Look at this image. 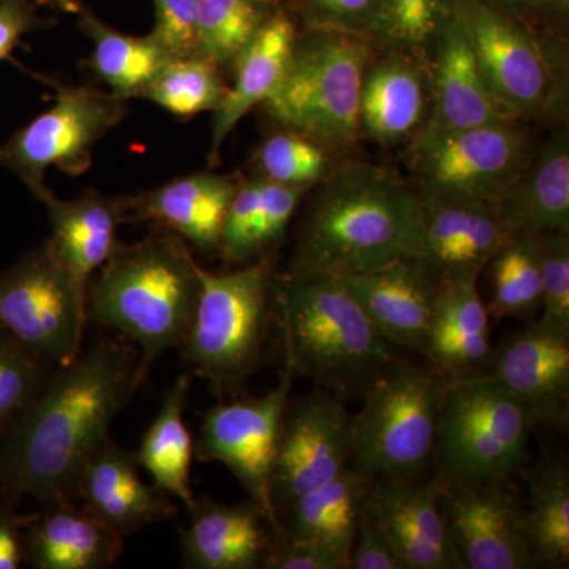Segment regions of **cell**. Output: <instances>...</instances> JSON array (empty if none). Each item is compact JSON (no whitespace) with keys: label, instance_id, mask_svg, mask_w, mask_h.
Returning <instances> with one entry per match:
<instances>
[{"label":"cell","instance_id":"obj_1","mask_svg":"<svg viewBox=\"0 0 569 569\" xmlns=\"http://www.w3.org/2000/svg\"><path fill=\"white\" fill-rule=\"evenodd\" d=\"M141 387L140 350L121 335L100 337L69 366L52 370L2 436L3 490L44 507L77 500L82 468Z\"/></svg>","mask_w":569,"mask_h":569},{"label":"cell","instance_id":"obj_2","mask_svg":"<svg viewBox=\"0 0 569 569\" xmlns=\"http://www.w3.org/2000/svg\"><path fill=\"white\" fill-rule=\"evenodd\" d=\"M313 189L284 274L339 277L418 257L422 206L413 183L388 168L346 160Z\"/></svg>","mask_w":569,"mask_h":569},{"label":"cell","instance_id":"obj_3","mask_svg":"<svg viewBox=\"0 0 569 569\" xmlns=\"http://www.w3.org/2000/svg\"><path fill=\"white\" fill-rule=\"evenodd\" d=\"M89 280L88 323L132 340L140 381L163 351L182 346L200 293V264L178 234L152 224L134 244H119Z\"/></svg>","mask_w":569,"mask_h":569},{"label":"cell","instance_id":"obj_4","mask_svg":"<svg viewBox=\"0 0 569 569\" xmlns=\"http://www.w3.org/2000/svg\"><path fill=\"white\" fill-rule=\"evenodd\" d=\"M274 307L283 369L343 402L362 399L395 362L392 347L335 277L277 274Z\"/></svg>","mask_w":569,"mask_h":569},{"label":"cell","instance_id":"obj_5","mask_svg":"<svg viewBox=\"0 0 569 569\" xmlns=\"http://www.w3.org/2000/svg\"><path fill=\"white\" fill-rule=\"evenodd\" d=\"M276 277L271 253L224 274L200 266V293L179 350L213 395H236L263 365L276 326Z\"/></svg>","mask_w":569,"mask_h":569},{"label":"cell","instance_id":"obj_6","mask_svg":"<svg viewBox=\"0 0 569 569\" xmlns=\"http://www.w3.org/2000/svg\"><path fill=\"white\" fill-rule=\"evenodd\" d=\"M376 51L366 37L298 32L282 81L263 103L266 112L332 156L351 151L362 133V80Z\"/></svg>","mask_w":569,"mask_h":569},{"label":"cell","instance_id":"obj_7","mask_svg":"<svg viewBox=\"0 0 569 569\" xmlns=\"http://www.w3.org/2000/svg\"><path fill=\"white\" fill-rule=\"evenodd\" d=\"M455 14L466 29L490 93L512 119L548 126L567 121L563 41L481 0H455Z\"/></svg>","mask_w":569,"mask_h":569},{"label":"cell","instance_id":"obj_8","mask_svg":"<svg viewBox=\"0 0 569 569\" xmlns=\"http://www.w3.org/2000/svg\"><path fill=\"white\" fill-rule=\"evenodd\" d=\"M447 385L427 362L396 358L353 415L350 467L369 479L425 477Z\"/></svg>","mask_w":569,"mask_h":569},{"label":"cell","instance_id":"obj_9","mask_svg":"<svg viewBox=\"0 0 569 569\" xmlns=\"http://www.w3.org/2000/svg\"><path fill=\"white\" fill-rule=\"evenodd\" d=\"M533 418L492 373L449 380L433 449L438 477L488 481L518 477L531 460Z\"/></svg>","mask_w":569,"mask_h":569},{"label":"cell","instance_id":"obj_10","mask_svg":"<svg viewBox=\"0 0 569 569\" xmlns=\"http://www.w3.org/2000/svg\"><path fill=\"white\" fill-rule=\"evenodd\" d=\"M88 287L44 239L0 272V329L52 369L69 366L82 351Z\"/></svg>","mask_w":569,"mask_h":569},{"label":"cell","instance_id":"obj_11","mask_svg":"<svg viewBox=\"0 0 569 569\" xmlns=\"http://www.w3.org/2000/svg\"><path fill=\"white\" fill-rule=\"evenodd\" d=\"M527 122L482 123L410 146L419 197L493 203L537 151Z\"/></svg>","mask_w":569,"mask_h":569},{"label":"cell","instance_id":"obj_12","mask_svg":"<svg viewBox=\"0 0 569 569\" xmlns=\"http://www.w3.org/2000/svg\"><path fill=\"white\" fill-rule=\"evenodd\" d=\"M126 100L89 86L59 89L51 107L0 144V168L18 176L44 203L51 194L47 171L80 176L92 151L126 116Z\"/></svg>","mask_w":569,"mask_h":569},{"label":"cell","instance_id":"obj_13","mask_svg":"<svg viewBox=\"0 0 569 569\" xmlns=\"http://www.w3.org/2000/svg\"><path fill=\"white\" fill-rule=\"evenodd\" d=\"M436 478L456 569L537 568L527 531L526 501L512 478Z\"/></svg>","mask_w":569,"mask_h":569},{"label":"cell","instance_id":"obj_14","mask_svg":"<svg viewBox=\"0 0 569 569\" xmlns=\"http://www.w3.org/2000/svg\"><path fill=\"white\" fill-rule=\"evenodd\" d=\"M293 383L295 377L283 369L268 395L209 408L193 448L200 462L223 463L238 478L250 501L263 512L274 539L280 538V522L271 498L272 468Z\"/></svg>","mask_w":569,"mask_h":569},{"label":"cell","instance_id":"obj_15","mask_svg":"<svg viewBox=\"0 0 569 569\" xmlns=\"http://www.w3.org/2000/svg\"><path fill=\"white\" fill-rule=\"evenodd\" d=\"M353 415L339 397L313 388L288 400L280 425L271 498L277 516L296 498L331 481L350 466Z\"/></svg>","mask_w":569,"mask_h":569},{"label":"cell","instance_id":"obj_16","mask_svg":"<svg viewBox=\"0 0 569 569\" xmlns=\"http://www.w3.org/2000/svg\"><path fill=\"white\" fill-rule=\"evenodd\" d=\"M490 373L526 407L535 426L569 425V329L533 318L505 337Z\"/></svg>","mask_w":569,"mask_h":569},{"label":"cell","instance_id":"obj_17","mask_svg":"<svg viewBox=\"0 0 569 569\" xmlns=\"http://www.w3.org/2000/svg\"><path fill=\"white\" fill-rule=\"evenodd\" d=\"M392 348L425 355L438 287L415 257L335 277Z\"/></svg>","mask_w":569,"mask_h":569},{"label":"cell","instance_id":"obj_18","mask_svg":"<svg viewBox=\"0 0 569 569\" xmlns=\"http://www.w3.org/2000/svg\"><path fill=\"white\" fill-rule=\"evenodd\" d=\"M421 198V247L417 260L437 287L478 280L493 253L515 233L492 203Z\"/></svg>","mask_w":569,"mask_h":569},{"label":"cell","instance_id":"obj_19","mask_svg":"<svg viewBox=\"0 0 569 569\" xmlns=\"http://www.w3.org/2000/svg\"><path fill=\"white\" fill-rule=\"evenodd\" d=\"M365 509L406 569H456L438 505L437 478H376Z\"/></svg>","mask_w":569,"mask_h":569},{"label":"cell","instance_id":"obj_20","mask_svg":"<svg viewBox=\"0 0 569 569\" xmlns=\"http://www.w3.org/2000/svg\"><path fill=\"white\" fill-rule=\"evenodd\" d=\"M429 73V114L425 127L411 144H421L436 140L441 134L459 132L482 123L512 119L490 93L466 29L455 13L438 37Z\"/></svg>","mask_w":569,"mask_h":569},{"label":"cell","instance_id":"obj_21","mask_svg":"<svg viewBox=\"0 0 569 569\" xmlns=\"http://www.w3.org/2000/svg\"><path fill=\"white\" fill-rule=\"evenodd\" d=\"M77 500L121 537L178 516V508L164 490L142 481L137 451L122 448L111 437L82 468Z\"/></svg>","mask_w":569,"mask_h":569},{"label":"cell","instance_id":"obj_22","mask_svg":"<svg viewBox=\"0 0 569 569\" xmlns=\"http://www.w3.org/2000/svg\"><path fill=\"white\" fill-rule=\"evenodd\" d=\"M234 176L211 171L181 176L156 189L129 194V219L178 234L203 253L219 252L228 206L238 189Z\"/></svg>","mask_w":569,"mask_h":569},{"label":"cell","instance_id":"obj_23","mask_svg":"<svg viewBox=\"0 0 569 569\" xmlns=\"http://www.w3.org/2000/svg\"><path fill=\"white\" fill-rule=\"evenodd\" d=\"M189 512V527L179 529L183 567L264 569L274 535L253 501L222 505L200 497Z\"/></svg>","mask_w":569,"mask_h":569},{"label":"cell","instance_id":"obj_24","mask_svg":"<svg viewBox=\"0 0 569 569\" xmlns=\"http://www.w3.org/2000/svg\"><path fill=\"white\" fill-rule=\"evenodd\" d=\"M429 110V67L403 52L377 50L362 80V132L381 146L413 141Z\"/></svg>","mask_w":569,"mask_h":569},{"label":"cell","instance_id":"obj_25","mask_svg":"<svg viewBox=\"0 0 569 569\" xmlns=\"http://www.w3.org/2000/svg\"><path fill=\"white\" fill-rule=\"evenodd\" d=\"M478 280L440 284L422 358L447 380L488 373L496 347Z\"/></svg>","mask_w":569,"mask_h":569},{"label":"cell","instance_id":"obj_26","mask_svg":"<svg viewBox=\"0 0 569 569\" xmlns=\"http://www.w3.org/2000/svg\"><path fill=\"white\" fill-rule=\"evenodd\" d=\"M52 252L78 279L89 283L93 272L114 253L119 228L129 219V194H104L86 190L73 200L51 194L44 201Z\"/></svg>","mask_w":569,"mask_h":569},{"label":"cell","instance_id":"obj_27","mask_svg":"<svg viewBox=\"0 0 569 569\" xmlns=\"http://www.w3.org/2000/svg\"><path fill=\"white\" fill-rule=\"evenodd\" d=\"M515 231L569 233V133L559 129L492 203Z\"/></svg>","mask_w":569,"mask_h":569},{"label":"cell","instance_id":"obj_28","mask_svg":"<svg viewBox=\"0 0 569 569\" xmlns=\"http://www.w3.org/2000/svg\"><path fill=\"white\" fill-rule=\"evenodd\" d=\"M296 37L298 29L290 14L277 10L239 56L233 67L234 84L228 88L223 102L213 111L209 152L212 163L219 160L223 142L234 132L238 123L279 88Z\"/></svg>","mask_w":569,"mask_h":569},{"label":"cell","instance_id":"obj_29","mask_svg":"<svg viewBox=\"0 0 569 569\" xmlns=\"http://www.w3.org/2000/svg\"><path fill=\"white\" fill-rule=\"evenodd\" d=\"M26 559L37 569H104L116 563L123 537L74 501L47 505L24 531Z\"/></svg>","mask_w":569,"mask_h":569},{"label":"cell","instance_id":"obj_30","mask_svg":"<svg viewBox=\"0 0 569 569\" xmlns=\"http://www.w3.org/2000/svg\"><path fill=\"white\" fill-rule=\"evenodd\" d=\"M526 482V519L537 568L569 567V470L561 452L545 447L520 471Z\"/></svg>","mask_w":569,"mask_h":569},{"label":"cell","instance_id":"obj_31","mask_svg":"<svg viewBox=\"0 0 569 569\" xmlns=\"http://www.w3.org/2000/svg\"><path fill=\"white\" fill-rule=\"evenodd\" d=\"M370 481L348 466L331 481L296 498L279 512V539H313L351 548Z\"/></svg>","mask_w":569,"mask_h":569},{"label":"cell","instance_id":"obj_32","mask_svg":"<svg viewBox=\"0 0 569 569\" xmlns=\"http://www.w3.org/2000/svg\"><path fill=\"white\" fill-rule=\"evenodd\" d=\"M193 377L183 372L176 378L137 451L138 462L151 475L153 485L181 500L187 509L197 501L190 482L194 443L183 421Z\"/></svg>","mask_w":569,"mask_h":569},{"label":"cell","instance_id":"obj_33","mask_svg":"<svg viewBox=\"0 0 569 569\" xmlns=\"http://www.w3.org/2000/svg\"><path fill=\"white\" fill-rule=\"evenodd\" d=\"M81 29L92 41L88 69L122 100L140 97L152 78L174 58L151 33L144 37L114 31L89 10H80Z\"/></svg>","mask_w":569,"mask_h":569},{"label":"cell","instance_id":"obj_34","mask_svg":"<svg viewBox=\"0 0 569 569\" xmlns=\"http://www.w3.org/2000/svg\"><path fill=\"white\" fill-rule=\"evenodd\" d=\"M489 279L486 302L490 320L530 321L541 310L539 234L515 231L493 253L485 271Z\"/></svg>","mask_w":569,"mask_h":569},{"label":"cell","instance_id":"obj_35","mask_svg":"<svg viewBox=\"0 0 569 569\" xmlns=\"http://www.w3.org/2000/svg\"><path fill=\"white\" fill-rule=\"evenodd\" d=\"M266 0H197L198 54L233 71L247 44L276 13Z\"/></svg>","mask_w":569,"mask_h":569},{"label":"cell","instance_id":"obj_36","mask_svg":"<svg viewBox=\"0 0 569 569\" xmlns=\"http://www.w3.org/2000/svg\"><path fill=\"white\" fill-rule=\"evenodd\" d=\"M455 13V0H381L369 40L429 67L438 37Z\"/></svg>","mask_w":569,"mask_h":569},{"label":"cell","instance_id":"obj_37","mask_svg":"<svg viewBox=\"0 0 569 569\" xmlns=\"http://www.w3.org/2000/svg\"><path fill=\"white\" fill-rule=\"evenodd\" d=\"M223 71L200 54L173 58L163 67L138 99L163 108L178 119H190L216 111L227 96Z\"/></svg>","mask_w":569,"mask_h":569},{"label":"cell","instance_id":"obj_38","mask_svg":"<svg viewBox=\"0 0 569 569\" xmlns=\"http://www.w3.org/2000/svg\"><path fill=\"white\" fill-rule=\"evenodd\" d=\"M254 178L312 190L332 170V153L293 130L269 134L253 157Z\"/></svg>","mask_w":569,"mask_h":569},{"label":"cell","instance_id":"obj_39","mask_svg":"<svg viewBox=\"0 0 569 569\" xmlns=\"http://www.w3.org/2000/svg\"><path fill=\"white\" fill-rule=\"evenodd\" d=\"M52 370L0 329V436L39 397Z\"/></svg>","mask_w":569,"mask_h":569},{"label":"cell","instance_id":"obj_40","mask_svg":"<svg viewBox=\"0 0 569 569\" xmlns=\"http://www.w3.org/2000/svg\"><path fill=\"white\" fill-rule=\"evenodd\" d=\"M307 193L309 190L261 179L260 201L254 209L252 224L246 238L244 252H242L244 263L254 257L269 253L272 247L282 241L288 224L293 220Z\"/></svg>","mask_w":569,"mask_h":569},{"label":"cell","instance_id":"obj_41","mask_svg":"<svg viewBox=\"0 0 569 569\" xmlns=\"http://www.w3.org/2000/svg\"><path fill=\"white\" fill-rule=\"evenodd\" d=\"M541 310L539 320L569 329V233L539 234Z\"/></svg>","mask_w":569,"mask_h":569},{"label":"cell","instance_id":"obj_42","mask_svg":"<svg viewBox=\"0 0 569 569\" xmlns=\"http://www.w3.org/2000/svg\"><path fill=\"white\" fill-rule=\"evenodd\" d=\"M381 0H295L305 31H335L369 39Z\"/></svg>","mask_w":569,"mask_h":569},{"label":"cell","instance_id":"obj_43","mask_svg":"<svg viewBox=\"0 0 569 569\" xmlns=\"http://www.w3.org/2000/svg\"><path fill=\"white\" fill-rule=\"evenodd\" d=\"M350 553L336 542L274 539L264 569H350Z\"/></svg>","mask_w":569,"mask_h":569},{"label":"cell","instance_id":"obj_44","mask_svg":"<svg viewBox=\"0 0 569 569\" xmlns=\"http://www.w3.org/2000/svg\"><path fill=\"white\" fill-rule=\"evenodd\" d=\"M156 26L151 36L174 58L198 54L197 0H153Z\"/></svg>","mask_w":569,"mask_h":569},{"label":"cell","instance_id":"obj_45","mask_svg":"<svg viewBox=\"0 0 569 569\" xmlns=\"http://www.w3.org/2000/svg\"><path fill=\"white\" fill-rule=\"evenodd\" d=\"M350 569H406L391 542L366 509L351 546Z\"/></svg>","mask_w":569,"mask_h":569},{"label":"cell","instance_id":"obj_46","mask_svg":"<svg viewBox=\"0 0 569 569\" xmlns=\"http://www.w3.org/2000/svg\"><path fill=\"white\" fill-rule=\"evenodd\" d=\"M37 21L31 0H0V61L9 58Z\"/></svg>","mask_w":569,"mask_h":569},{"label":"cell","instance_id":"obj_47","mask_svg":"<svg viewBox=\"0 0 569 569\" xmlns=\"http://www.w3.org/2000/svg\"><path fill=\"white\" fill-rule=\"evenodd\" d=\"M36 515L20 516L13 505L0 501V569H17L26 559L24 531Z\"/></svg>","mask_w":569,"mask_h":569},{"label":"cell","instance_id":"obj_48","mask_svg":"<svg viewBox=\"0 0 569 569\" xmlns=\"http://www.w3.org/2000/svg\"><path fill=\"white\" fill-rule=\"evenodd\" d=\"M481 2L492 7V9L511 14V17L526 22L530 28H535L546 0H481Z\"/></svg>","mask_w":569,"mask_h":569},{"label":"cell","instance_id":"obj_49","mask_svg":"<svg viewBox=\"0 0 569 569\" xmlns=\"http://www.w3.org/2000/svg\"><path fill=\"white\" fill-rule=\"evenodd\" d=\"M266 2L276 3V6H277V3H279V0H266Z\"/></svg>","mask_w":569,"mask_h":569}]
</instances>
